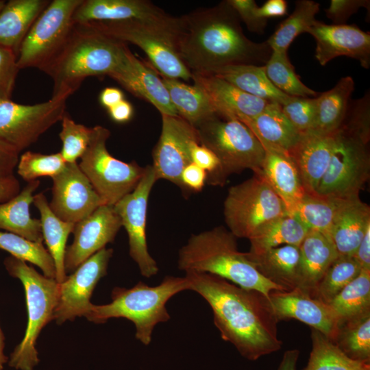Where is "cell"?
<instances>
[{"mask_svg":"<svg viewBox=\"0 0 370 370\" xmlns=\"http://www.w3.org/2000/svg\"><path fill=\"white\" fill-rule=\"evenodd\" d=\"M185 277L190 290L210 306L222 339L232 343L242 356L254 361L281 349L279 321L264 295L210 273L188 271Z\"/></svg>","mask_w":370,"mask_h":370,"instance_id":"cell-1","label":"cell"},{"mask_svg":"<svg viewBox=\"0 0 370 370\" xmlns=\"http://www.w3.org/2000/svg\"><path fill=\"white\" fill-rule=\"evenodd\" d=\"M179 18L178 52L191 73L210 74L233 65L264 66L272 53L267 41L246 37L227 1Z\"/></svg>","mask_w":370,"mask_h":370,"instance_id":"cell-2","label":"cell"},{"mask_svg":"<svg viewBox=\"0 0 370 370\" xmlns=\"http://www.w3.org/2000/svg\"><path fill=\"white\" fill-rule=\"evenodd\" d=\"M127 48L89 25L75 24L62 50L43 71L53 80L51 97L68 99L86 78L109 76Z\"/></svg>","mask_w":370,"mask_h":370,"instance_id":"cell-3","label":"cell"},{"mask_svg":"<svg viewBox=\"0 0 370 370\" xmlns=\"http://www.w3.org/2000/svg\"><path fill=\"white\" fill-rule=\"evenodd\" d=\"M236 238L223 227L193 234L179 251L178 269L217 275L241 288L258 291L268 299L271 291H286L264 278L247 253L238 251Z\"/></svg>","mask_w":370,"mask_h":370,"instance_id":"cell-4","label":"cell"},{"mask_svg":"<svg viewBox=\"0 0 370 370\" xmlns=\"http://www.w3.org/2000/svg\"><path fill=\"white\" fill-rule=\"evenodd\" d=\"M190 290L186 277L167 275L157 286H150L143 282L132 288L115 287L111 293L112 301L103 305L92 304L84 317L95 323H103L111 318H125L135 325L136 339L148 345L155 326L171 318L166 302L175 295Z\"/></svg>","mask_w":370,"mask_h":370,"instance_id":"cell-5","label":"cell"},{"mask_svg":"<svg viewBox=\"0 0 370 370\" xmlns=\"http://www.w3.org/2000/svg\"><path fill=\"white\" fill-rule=\"evenodd\" d=\"M85 24L119 41L130 42L140 48L160 75L185 81L192 79V73L184 65L178 52L179 17L169 14L156 20Z\"/></svg>","mask_w":370,"mask_h":370,"instance_id":"cell-6","label":"cell"},{"mask_svg":"<svg viewBox=\"0 0 370 370\" xmlns=\"http://www.w3.org/2000/svg\"><path fill=\"white\" fill-rule=\"evenodd\" d=\"M199 144L210 149L219 161L217 172L207 177L211 185H224L227 177L245 169L260 171L264 150L253 132L234 117L216 113L197 127Z\"/></svg>","mask_w":370,"mask_h":370,"instance_id":"cell-7","label":"cell"},{"mask_svg":"<svg viewBox=\"0 0 370 370\" xmlns=\"http://www.w3.org/2000/svg\"><path fill=\"white\" fill-rule=\"evenodd\" d=\"M4 265L9 274L23 285L28 317L25 336L10 354L8 365L17 370H33L39 362L36 348L37 338L42 328L53 320L59 283L12 256L5 259Z\"/></svg>","mask_w":370,"mask_h":370,"instance_id":"cell-8","label":"cell"},{"mask_svg":"<svg viewBox=\"0 0 370 370\" xmlns=\"http://www.w3.org/2000/svg\"><path fill=\"white\" fill-rule=\"evenodd\" d=\"M287 214L281 199L259 173L230 188L223 204L229 231L249 240Z\"/></svg>","mask_w":370,"mask_h":370,"instance_id":"cell-9","label":"cell"},{"mask_svg":"<svg viewBox=\"0 0 370 370\" xmlns=\"http://www.w3.org/2000/svg\"><path fill=\"white\" fill-rule=\"evenodd\" d=\"M108 129L97 125L78 165L103 204L114 206L137 186L145 172L136 162H126L112 156L106 147Z\"/></svg>","mask_w":370,"mask_h":370,"instance_id":"cell-10","label":"cell"},{"mask_svg":"<svg viewBox=\"0 0 370 370\" xmlns=\"http://www.w3.org/2000/svg\"><path fill=\"white\" fill-rule=\"evenodd\" d=\"M82 0H53L36 18L17 55L19 69L41 71L60 53L74 27L73 14Z\"/></svg>","mask_w":370,"mask_h":370,"instance_id":"cell-11","label":"cell"},{"mask_svg":"<svg viewBox=\"0 0 370 370\" xmlns=\"http://www.w3.org/2000/svg\"><path fill=\"white\" fill-rule=\"evenodd\" d=\"M369 169L367 144L339 128L334 133L329 166L315 193L344 199L358 198L369 179Z\"/></svg>","mask_w":370,"mask_h":370,"instance_id":"cell-12","label":"cell"},{"mask_svg":"<svg viewBox=\"0 0 370 370\" xmlns=\"http://www.w3.org/2000/svg\"><path fill=\"white\" fill-rule=\"evenodd\" d=\"M66 98H53L34 105L10 99L0 101V140L19 153L36 143L66 112Z\"/></svg>","mask_w":370,"mask_h":370,"instance_id":"cell-13","label":"cell"},{"mask_svg":"<svg viewBox=\"0 0 370 370\" xmlns=\"http://www.w3.org/2000/svg\"><path fill=\"white\" fill-rule=\"evenodd\" d=\"M157 180L153 166L147 165L136 188L113 206L128 236L130 256L146 278L159 271L156 261L149 252L146 234L149 197Z\"/></svg>","mask_w":370,"mask_h":370,"instance_id":"cell-14","label":"cell"},{"mask_svg":"<svg viewBox=\"0 0 370 370\" xmlns=\"http://www.w3.org/2000/svg\"><path fill=\"white\" fill-rule=\"evenodd\" d=\"M162 130L153 153V166L157 180H166L183 191L181 175L190 162V149L199 143L196 128L179 115L161 114Z\"/></svg>","mask_w":370,"mask_h":370,"instance_id":"cell-15","label":"cell"},{"mask_svg":"<svg viewBox=\"0 0 370 370\" xmlns=\"http://www.w3.org/2000/svg\"><path fill=\"white\" fill-rule=\"evenodd\" d=\"M112 254V248L101 249L59 283L58 304L53 314L57 323L86 314L92 305L90 299L96 285L107 274Z\"/></svg>","mask_w":370,"mask_h":370,"instance_id":"cell-16","label":"cell"},{"mask_svg":"<svg viewBox=\"0 0 370 370\" xmlns=\"http://www.w3.org/2000/svg\"><path fill=\"white\" fill-rule=\"evenodd\" d=\"M52 182L49 205L52 212L64 221L75 224L103 205L77 162L67 163Z\"/></svg>","mask_w":370,"mask_h":370,"instance_id":"cell-17","label":"cell"},{"mask_svg":"<svg viewBox=\"0 0 370 370\" xmlns=\"http://www.w3.org/2000/svg\"><path fill=\"white\" fill-rule=\"evenodd\" d=\"M121 227L114 206L106 204L75 223L73 241L66 247L64 256L66 272L74 271L83 262L113 242Z\"/></svg>","mask_w":370,"mask_h":370,"instance_id":"cell-18","label":"cell"},{"mask_svg":"<svg viewBox=\"0 0 370 370\" xmlns=\"http://www.w3.org/2000/svg\"><path fill=\"white\" fill-rule=\"evenodd\" d=\"M307 33L316 41L315 58L325 66L338 56L358 60L360 65L370 67V34L357 25H328L317 21Z\"/></svg>","mask_w":370,"mask_h":370,"instance_id":"cell-19","label":"cell"},{"mask_svg":"<svg viewBox=\"0 0 370 370\" xmlns=\"http://www.w3.org/2000/svg\"><path fill=\"white\" fill-rule=\"evenodd\" d=\"M269 301L278 321L297 319L319 331L332 341L335 338L340 320L328 304L299 288L271 291Z\"/></svg>","mask_w":370,"mask_h":370,"instance_id":"cell-20","label":"cell"},{"mask_svg":"<svg viewBox=\"0 0 370 370\" xmlns=\"http://www.w3.org/2000/svg\"><path fill=\"white\" fill-rule=\"evenodd\" d=\"M109 77L135 97L152 104L161 114L178 115L160 75L128 47L121 62Z\"/></svg>","mask_w":370,"mask_h":370,"instance_id":"cell-21","label":"cell"},{"mask_svg":"<svg viewBox=\"0 0 370 370\" xmlns=\"http://www.w3.org/2000/svg\"><path fill=\"white\" fill-rule=\"evenodd\" d=\"M334 133L310 131L301 134L297 143L289 152L307 194L316 193L327 171L334 147Z\"/></svg>","mask_w":370,"mask_h":370,"instance_id":"cell-22","label":"cell"},{"mask_svg":"<svg viewBox=\"0 0 370 370\" xmlns=\"http://www.w3.org/2000/svg\"><path fill=\"white\" fill-rule=\"evenodd\" d=\"M192 80L207 95L217 112L222 115L254 118L269 103L212 74L192 73Z\"/></svg>","mask_w":370,"mask_h":370,"instance_id":"cell-23","label":"cell"},{"mask_svg":"<svg viewBox=\"0 0 370 370\" xmlns=\"http://www.w3.org/2000/svg\"><path fill=\"white\" fill-rule=\"evenodd\" d=\"M169 14L146 0H82L73 14L74 24L127 20H156Z\"/></svg>","mask_w":370,"mask_h":370,"instance_id":"cell-24","label":"cell"},{"mask_svg":"<svg viewBox=\"0 0 370 370\" xmlns=\"http://www.w3.org/2000/svg\"><path fill=\"white\" fill-rule=\"evenodd\" d=\"M264 150L261 169L254 173L266 180L291 214L306 194L297 168L289 153L269 148Z\"/></svg>","mask_w":370,"mask_h":370,"instance_id":"cell-25","label":"cell"},{"mask_svg":"<svg viewBox=\"0 0 370 370\" xmlns=\"http://www.w3.org/2000/svg\"><path fill=\"white\" fill-rule=\"evenodd\" d=\"M237 119L249 127L263 149L289 153L301 135L283 114L281 105L275 102H269L254 118L241 116Z\"/></svg>","mask_w":370,"mask_h":370,"instance_id":"cell-26","label":"cell"},{"mask_svg":"<svg viewBox=\"0 0 370 370\" xmlns=\"http://www.w3.org/2000/svg\"><path fill=\"white\" fill-rule=\"evenodd\" d=\"M369 227V206L359 197L347 200L328 235L338 256H352Z\"/></svg>","mask_w":370,"mask_h":370,"instance_id":"cell-27","label":"cell"},{"mask_svg":"<svg viewBox=\"0 0 370 370\" xmlns=\"http://www.w3.org/2000/svg\"><path fill=\"white\" fill-rule=\"evenodd\" d=\"M301 265L299 288L311 296L325 273L338 256L325 234L309 230L299 245Z\"/></svg>","mask_w":370,"mask_h":370,"instance_id":"cell-28","label":"cell"},{"mask_svg":"<svg viewBox=\"0 0 370 370\" xmlns=\"http://www.w3.org/2000/svg\"><path fill=\"white\" fill-rule=\"evenodd\" d=\"M247 255L257 270L271 282L286 291L299 287L301 265L299 246L282 245L258 254L247 252Z\"/></svg>","mask_w":370,"mask_h":370,"instance_id":"cell-29","label":"cell"},{"mask_svg":"<svg viewBox=\"0 0 370 370\" xmlns=\"http://www.w3.org/2000/svg\"><path fill=\"white\" fill-rule=\"evenodd\" d=\"M39 185L38 180L29 182L15 197L0 203V231L5 230L29 241L42 243L40 221L32 218L29 210L34 201V193Z\"/></svg>","mask_w":370,"mask_h":370,"instance_id":"cell-30","label":"cell"},{"mask_svg":"<svg viewBox=\"0 0 370 370\" xmlns=\"http://www.w3.org/2000/svg\"><path fill=\"white\" fill-rule=\"evenodd\" d=\"M48 0H10L0 11V45L17 56L32 25L47 6Z\"/></svg>","mask_w":370,"mask_h":370,"instance_id":"cell-31","label":"cell"},{"mask_svg":"<svg viewBox=\"0 0 370 370\" xmlns=\"http://www.w3.org/2000/svg\"><path fill=\"white\" fill-rule=\"evenodd\" d=\"M33 204L39 211L43 241L54 262L56 280L61 283L66 278L64 268L66 242L75 224L58 218L51 210L42 193L34 195Z\"/></svg>","mask_w":370,"mask_h":370,"instance_id":"cell-32","label":"cell"},{"mask_svg":"<svg viewBox=\"0 0 370 370\" xmlns=\"http://www.w3.org/2000/svg\"><path fill=\"white\" fill-rule=\"evenodd\" d=\"M219 77L243 91L281 106L291 98L277 89L266 75L264 66L252 64L233 65L210 73Z\"/></svg>","mask_w":370,"mask_h":370,"instance_id":"cell-33","label":"cell"},{"mask_svg":"<svg viewBox=\"0 0 370 370\" xmlns=\"http://www.w3.org/2000/svg\"><path fill=\"white\" fill-rule=\"evenodd\" d=\"M352 77L341 78L330 90L317 97L316 118L312 131L332 134L341 126L354 90Z\"/></svg>","mask_w":370,"mask_h":370,"instance_id":"cell-34","label":"cell"},{"mask_svg":"<svg viewBox=\"0 0 370 370\" xmlns=\"http://www.w3.org/2000/svg\"><path fill=\"white\" fill-rule=\"evenodd\" d=\"M160 76L178 115L195 127L217 113L207 95L197 86Z\"/></svg>","mask_w":370,"mask_h":370,"instance_id":"cell-35","label":"cell"},{"mask_svg":"<svg viewBox=\"0 0 370 370\" xmlns=\"http://www.w3.org/2000/svg\"><path fill=\"white\" fill-rule=\"evenodd\" d=\"M309 230L295 215L286 214L265 227L257 235L249 239V253L258 254L282 245L299 246Z\"/></svg>","mask_w":370,"mask_h":370,"instance_id":"cell-36","label":"cell"},{"mask_svg":"<svg viewBox=\"0 0 370 370\" xmlns=\"http://www.w3.org/2000/svg\"><path fill=\"white\" fill-rule=\"evenodd\" d=\"M347 200L306 193L291 214L296 216L309 230L328 236L336 216Z\"/></svg>","mask_w":370,"mask_h":370,"instance_id":"cell-37","label":"cell"},{"mask_svg":"<svg viewBox=\"0 0 370 370\" xmlns=\"http://www.w3.org/2000/svg\"><path fill=\"white\" fill-rule=\"evenodd\" d=\"M333 342L351 359L369 363L370 310L341 321Z\"/></svg>","mask_w":370,"mask_h":370,"instance_id":"cell-38","label":"cell"},{"mask_svg":"<svg viewBox=\"0 0 370 370\" xmlns=\"http://www.w3.org/2000/svg\"><path fill=\"white\" fill-rule=\"evenodd\" d=\"M320 9V4L311 0H299L292 14L283 21L275 32L267 40L274 51H287L295 38L317 21L315 15Z\"/></svg>","mask_w":370,"mask_h":370,"instance_id":"cell-39","label":"cell"},{"mask_svg":"<svg viewBox=\"0 0 370 370\" xmlns=\"http://www.w3.org/2000/svg\"><path fill=\"white\" fill-rule=\"evenodd\" d=\"M312 350L303 370H370L369 363L351 359L329 338L311 328Z\"/></svg>","mask_w":370,"mask_h":370,"instance_id":"cell-40","label":"cell"},{"mask_svg":"<svg viewBox=\"0 0 370 370\" xmlns=\"http://www.w3.org/2000/svg\"><path fill=\"white\" fill-rule=\"evenodd\" d=\"M340 323L370 310V270L362 269L329 304Z\"/></svg>","mask_w":370,"mask_h":370,"instance_id":"cell-41","label":"cell"},{"mask_svg":"<svg viewBox=\"0 0 370 370\" xmlns=\"http://www.w3.org/2000/svg\"><path fill=\"white\" fill-rule=\"evenodd\" d=\"M264 69L272 84L287 95L309 97L319 94L301 81L288 59L287 51H272Z\"/></svg>","mask_w":370,"mask_h":370,"instance_id":"cell-42","label":"cell"},{"mask_svg":"<svg viewBox=\"0 0 370 370\" xmlns=\"http://www.w3.org/2000/svg\"><path fill=\"white\" fill-rule=\"evenodd\" d=\"M0 249L13 257L38 267L43 275L56 279L53 260L42 243L29 241L13 233L0 231Z\"/></svg>","mask_w":370,"mask_h":370,"instance_id":"cell-43","label":"cell"},{"mask_svg":"<svg viewBox=\"0 0 370 370\" xmlns=\"http://www.w3.org/2000/svg\"><path fill=\"white\" fill-rule=\"evenodd\" d=\"M361 271L352 256H338L317 284L312 297L329 304Z\"/></svg>","mask_w":370,"mask_h":370,"instance_id":"cell-44","label":"cell"},{"mask_svg":"<svg viewBox=\"0 0 370 370\" xmlns=\"http://www.w3.org/2000/svg\"><path fill=\"white\" fill-rule=\"evenodd\" d=\"M66 164L60 152L43 154L28 151L19 156L17 173L27 182L44 176L53 178L64 169Z\"/></svg>","mask_w":370,"mask_h":370,"instance_id":"cell-45","label":"cell"},{"mask_svg":"<svg viewBox=\"0 0 370 370\" xmlns=\"http://www.w3.org/2000/svg\"><path fill=\"white\" fill-rule=\"evenodd\" d=\"M61 123V131L59 133L62 142L60 153L66 162H76L88 147L92 127L76 123L66 112L62 117Z\"/></svg>","mask_w":370,"mask_h":370,"instance_id":"cell-46","label":"cell"},{"mask_svg":"<svg viewBox=\"0 0 370 370\" xmlns=\"http://www.w3.org/2000/svg\"><path fill=\"white\" fill-rule=\"evenodd\" d=\"M340 128L368 145L370 138L369 91L367 92L362 97L350 101Z\"/></svg>","mask_w":370,"mask_h":370,"instance_id":"cell-47","label":"cell"},{"mask_svg":"<svg viewBox=\"0 0 370 370\" xmlns=\"http://www.w3.org/2000/svg\"><path fill=\"white\" fill-rule=\"evenodd\" d=\"M317 97H291L286 103L281 106L283 114L300 134L312 131L314 128Z\"/></svg>","mask_w":370,"mask_h":370,"instance_id":"cell-48","label":"cell"},{"mask_svg":"<svg viewBox=\"0 0 370 370\" xmlns=\"http://www.w3.org/2000/svg\"><path fill=\"white\" fill-rule=\"evenodd\" d=\"M19 70L17 56L0 45V101L10 99Z\"/></svg>","mask_w":370,"mask_h":370,"instance_id":"cell-49","label":"cell"},{"mask_svg":"<svg viewBox=\"0 0 370 370\" xmlns=\"http://www.w3.org/2000/svg\"><path fill=\"white\" fill-rule=\"evenodd\" d=\"M360 8L368 10L369 0H332L330 6L325 10L326 16L334 24H345L347 19L355 14Z\"/></svg>","mask_w":370,"mask_h":370,"instance_id":"cell-50","label":"cell"},{"mask_svg":"<svg viewBox=\"0 0 370 370\" xmlns=\"http://www.w3.org/2000/svg\"><path fill=\"white\" fill-rule=\"evenodd\" d=\"M229 4L238 14L241 21L252 32L262 34L267 20L258 18L256 14L257 4L254 0H227Z\"/></svg>","mask_w":370,"mask_h":370,"instance_id":"cell-51","label":"cell"},{"mask_svg":"<svg viewBox=\"0 0 370 370\" xmlns=\"http://www.w3.org/2000/svg\"><path fill=\"white\" fill-rule=\"evenodd\" d=\"M192 162L207 173V177L214 175L219 167V161L216 155L206 147L194 143L190 149Z\"/></svg>","mask_w":370,"mask_h":370,"instance_id":"cell-52","label":"cell"},{"mask_svg":"<svg viewBox=\"0 0 370 370\" xmlns=\"http://www.w3.org/2000/svg\"><path fill=\"white\" fill-rule=\"evenodd\" d=\"M207 179V173L193 162L188 164L181 175L184 190L197 192L203 189Z\"/></svg>","mask_w":370,"mask_h":370,"instance_id":"cell-53","label":"cell"},{"mask_svg":"<svg viewBox=\"0 0 370 370\" xmlns=\"http://www.w3.org/2000/svg\"><path fill=\"white\" fill-rule=\"evenodd\" d=\"M18 159L19 153L0 140V180L14 175Z\"/></svg>","mask_w":370,"mask_h":370,"instance_id":"cell-54","label":"cell"},{"mask_svg":"<svg viewBox=\"0 0 370 370\" xmlns=\"http://www.w3.org/2000/svg\"><path fill=\"white\" fill-rule=\"evenodd\" d=\"M287 13V2L284 0H268L261 7L256 8V14L261 19L282 16Z\"/></svg>","mask_w":370,"mask_h":370,"instance_id":"cell-55","label":"cell"},{"mask_svg":"<svg viewBox=\"0 0 370 370\" xmlns=\"http://www.w3.org/2000/svg\"><path fill=\"white\" fill-rule=\"evenodd\" d=\"M352 257L362 269L370 270V227Z\"/></svg>","mask_w":370,"mask_h":370,"instance_id":"cell-56","label":"cell"},{"mask_svg":"<svg viewBox=\"0 0 370 370\" xmlns=\"http://www.w3.org/2000/svg\"><path fill=\"white\" fill-rule=\"evenodd\" d=\"M108 111L111 119L119 123L129 121L134 113L132 104L125 99L109 108Z\"/></svg>","mask_w":370,"mask_h":370,"instance_id":"cell-57","label":"cell"},{"mask_svg":"<svg viewBox=\"0 0 370 370\" xmlns=\"http://www.w3.org/2000/svg\"><path fill=\"white\" fill-rule=\"evenodd\" d=\"M20 191V183L14 175L1 180L0 203L10 200L18 194Z\"/></svg>","mask_w":370,"mask_h":370,"instance_id":"cell-58","label":"cell"},{"mask_svg":"<svg viewBox=\"0 0 370 370\" xmlns=\"http://www.w3.org/2000/svg\"><path fill=\"white\" fill-rule=\"evenodd\" d=\"M123 99V92L114 87H107L99 95L100 103L108 110Z\"/></svg>","mask_w":370,"mask_h":370,"instance_id":"cell-59","label":"cell"},{"mask_svg":"<svg viewBox=\"0 0 370 370\" xmlns=\"http://www.w3.org/2000/svg\"><path fill=\"white\" fill-rule=\"evenodd\" d=\"M299 354V351L296 349L286 351L278 370H297Z\"/></svg>","mask_w":370,"mask_h":370,"instance_id":"cell-60","label":"cell"},{"mask_svg":"<svg viewBox=\"0 0 370 370\" xmlns=\"http://www.w3.org/2000/svg\"><path fill=\"white\" fill-rule=\"evenodd\" d=\"M4 335L0 327V370H3L4 365L8 361V358L4 354Z\"/></svg>","mask_w":370,"mask_h":370,"instance_id":"cell-61","label":"cell"},{"mask_svg":"<svg viewBox=\"0 0 370 370\" xmlns=\"http://www.w3.org/2000/svg\"><path fill=\"white\" fill-rule=\"evenodd\" d=\"M5 3V1L0 0V11H1V10L2 9V8L3 7Z\"/></svg>","mask_w":370,"mask_h":370,"instance_id":"cell-62","label":"cell"}]
</instances>
